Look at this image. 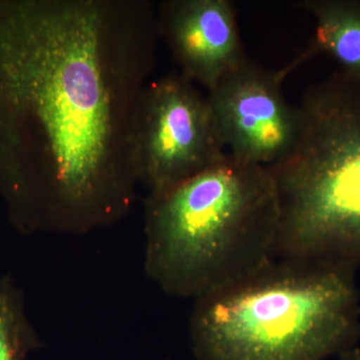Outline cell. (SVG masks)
<instances>
[{
	"mask_svg": "<svg viewBox=\"0 0 360 360\" xmlns=\"http://www.w3.org/2000/svg\"><path fill=\"white\" fill-rule=\"evenodd\" d=\"M160 40L149 0H0V198L16 231L82 236L131 212Z\"/></svg>",
	"mask_w": 360,
	"mask_h": 360,
	"instance_id": "1",
	"label": "cell"
},
{
	"mask_svg": "<svg viewBox=\"0 0 360 360\" xmlns=\"http://www.w3.org/2000/svg\"><path fill=\"white\" fill-rule=\"evenodd\" d=\"M278 193L269 168L224 160L144 200L146 276L167 295L196 298L274 259Z\"/></svg>",
	"mask_w": 360,
	"mask_h": 360,
	"instance_id": "2",
	"label": "cell"
},
{
	"mask_svg": "<svg viewBox=\"0 0 360 360\" xmlns=\"http://www.w3.org/2000/svg\"><path fill=\"white\" fill-rule=\"evenodd\" d=\"M354 269L277 259L194 300L198 360H326L360 335Z\"/></svg>",
	"mask_w": 360,
	"mask_h": 360,
	"instance_id": "3",
	"label": "cell"
},
{
	"mask_svg": "<svg viewBox=\"0 0 360 360\" xmlns=\"http://www.w3.org/2000/svg\"><path fill=\"white\" fill-rule=\"evenodd\" d=\"M295 148L269 167L278 193L274 258L360 265V78L338 70L298 105Z\"/></svg>",
	"mask_w": 360,
	"mask_h": 360,
	"instance_id": "4",
	"label": "cell"
},
{
	"mask_svg": "<svg viewBox=\"0 0 360 360\" xmlns=\"http://www.w3.org/2000/svg\"><path fill=\"white\" fill-rule=\"evenodd\" d=\"M135 148L139 186L163 193L224 160L207 96L180 72L148 82L142 90Z\"/></svg>",
	"mask_w": 360,
	"mask_h": 360,
	"instance_id": "5",
	"label": "cell"
},
{
	"mask_svg": "<svg viewBox=\"0 0 360 360\" xmlns=\"http://www.w3.org/2000/svg\"><path fill=\"white\" fill-rule=\"evenodd\" d=\"M284 77L248 60L208 91L226 153L236 160L269 167L295 148L300 113L284 98Z\"/></svg>",
	"mask_w": 360,
	"mask_h": 360,
	"instance_id": "6",
	"label": "cell"
},
{
	"mask_svg": "<svg viewBox=\"0 0 360 360\" xmlns=\"http://www.w3.org/2000/svg\"><path fill=\"white\" fill-rule=\"evenodd\" d=\"M156 15L180 73L207 91L248 59L229 0H163Z\"/></svg>",
	"mask_w": 360,
	"mask_h": 360,
	"instance_id": "7",
	"label": "cell"
},
{
	"mask_svg": "<svg viewBox=\"0 0 360 360\" xmlns=\"http://www.w3.org/2000/svg\"><path fill=\"white\" fill-rule=\"evenodd\" d=\"M298 6L314 16V35L300 58L281 70L284 77L305 59L326 54L338 63L341 72L360 78V1L305 0Z\"/></svg>",
	"mask_w": 360,
	"mask_h": 360,
	"instance_id": "8",
	"label": "cell"
},
{
	"mask_svg": "<svg viewBox=\"0 0 360 360\" xmlns=\"http://www.w3.org/2000/svg\"><path fill=\"white\" fill-rule=\"evenodd\" d=\"M340 360H360V349L357 347L352 348L340 356Z\"/></svg>",
	"mask_w": 360,
	"mask_h": 360,
	"instance_id": "9",
	"label": "cell"
}]
</instances>
